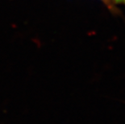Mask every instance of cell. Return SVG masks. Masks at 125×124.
Instances as JSON below:
<instances>
[{"instance_id":"obj_1","label":"cell","mask_w":125,"mask_h":124,"mask_svg":"<svg viewBox=\"0 0 125 124\" xmlns=\"http://www.w3.org/2000/svg\"><path fill=\"white\" fill-rule=\"evenodd\" d=\"M107 1H111L113 2L114 3H116V4H124L125 5V0H107Z\"/></svg>"}]
</instances>
